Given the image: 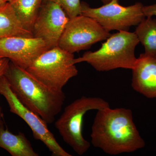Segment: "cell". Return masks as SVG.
I'll return each instance as SVG.
<instances>
[{
	"label": "cell",
	"instance_id": "cell-1",
	"mask_svg": "<svg viewBox=\"0 0 156 156\" xmlns=\"http://www.w3.org/2000/svg\"><path fill=\"white\" fill-rule=\"evenodd\" d=\"M91 143L108 154L129 153L144 147L130 109L111 108L97 111L92 127Z\"/></svg>",
	"mask_w": 156,
	"mask_h": 156
},
{
	"label": "cell",
	"instance_id": "cell-2",
	"mask_svg": "<svg viewBox=\"0 0 156 156\" xmlns=\"http://www.w3.org/2000/svg\"><path fill=\"white\" fill-rule=\"evenodd\" d=\"M4 76L17 99L48 124H52L61 112L66 99L62 90L49 88L26 70L10 61Z\"/></svg>",
	"mask_w": 156,
	"mask_h": 156
},
{
	"label": "cell",
	"instance_id": "cell-3",
	"mask_svg": "<svg viewBox=\"0 0 156 156\" xmlns=\"http://www.w3.org/2000/svg\"><path fill=\"white\" fill-rule=\"evenodd\" d=\"M139 43L135 33L119 31L111 35L98 50L86 52L75 58V62H87L99 72L119 68L132 69L137 59L135 48Z\"/></svg>",
	"mask_w": 156,
	"mask_h": 156
},
{
	"label": "cell",
	"instance_id": "cell-4",
	"mask_svg": "<svg viewBox=\"0 0 156 156\" xmlns=\"http://www.w3.org/2000/svg\"><path fill=\"white\" fill-rule=\"evenodd\" d=\"M109 104L99 97L83 96L74 101L64 109L55 126L64 142L79 155L89 150L90 144L83 134L85 115L89 111L100 110L109 107Z\"/></svg>",
	"mask_w": 156,
	"mask_h": 156
},
{
	"label": "cell",
	"instance_id": "cell-5",
	"mask_svg": "<svg viewBox=\"0 0 156 156\" xmlns=\"http://www.w3.org/2000/svg\"><path fill=\"white\" fill-rule=\"evenodd\" d=\"M74 54L57 46L41 54L26 70L49 88L62 90L70 79L77 75Z\"/></svg>",
	"mask_w": 156,
	"mask_h": 156
},
{
	"label": "cell",
	"instance_id": "cell-6",
	"mask_svg": "<svg viewBox=\"0 0 156 156\" xmlns=\"http://www.w3.org/2000/svg\"><path fill=\"white\" fill-rule=\"evenodd\" d=\"M82 14L91 17L108 31H128L131 27L137 26L146 17L143 11V5L135 3L132 5H121L119 0H112L99 8H92L81 2Z\"/></svg>",
	"mask_w": 156,
	"mask_h": 156
},
{
	"label": "cell",
	"instance_id": "cell-7",
	"mask_svg": "<svg viewBox=\"0 0 156 156\" xmlns=\"http://www.w3.org/2000/svg\"><path fill=\"white\" fill-rule=\"evenodd\" d=\"M0 95L9 104L10 111L22 119L33 132L34 138L42 141L54 156H71L57 142L48 128V125L38 115L29 109L17 99L10 88L5 77H0Z\"/></svg>",
	"mask_w": 156,
	"mask_h": 156
},
{
	"label": "cell",
	"instance_id": "cell-8",
	"mask_svg": "<svg viewBox=\"0 0 156 156\" xmlns=\"http://www.w3.org/2000/svg\"><path fill=\"white\" fill-rule=\"evenodd\" d=\"M111 35L95 20L80 14L69 19L58 46L74 54L106 40Z\"/></svg>",
	"mask_w": 156,
	"mask_h": 156
},
{
	"label": "cell",
	"instance_id": "cell-9",
	"mask_svg": "<svg viewBox=\"0 0 156 156\" xmlns=\"http://www.w3.org/2000/svg\"><path fill=\"white\" fill-rule=\"evenodd\" d=\"M69 18L62 7L49 1H43L32 29L34 37L45 42L48 49L58 46Z\"/></svg>",
	"mask_w": 156,
	"mask_h": 156
},
{
	"label": "cell",
	"instance_id": "cell-10",
	"mask_svg": "<svg viewBox=\"0 0 156 156\" xmlns=\"http://www.w3.org/2000/svg\"><path fill=\"white\" fill-rule=\"evenodd\" d=\"M48 50L45 42L34 37L0 38V57L26 69L41 54Z\"/></svg>",
	"mask_w": 156,
	"mask_h": 156
},
{
	"label": "cell",
	"instance_id": "cell-11",
	"mask_svg": "<svg viewBox=\"0 0 156 156\" xmlns=\"http://www.w3.org/2000/svg\"><path fill=\"white\" fill-rule=\"evenodd\" d=\"M131 70L134 91L147 98H156V54H140Z\"/></svg>",
	"mask_w": 156,
	"mask_h": 156
},
{
	"label": "cell",
	"instance_id": "cell-12",
	"mask_svg": "<svg viewBox=\"0 0 156 156\" xmlns=\"http://www.w3.org/2000/svg\"><path fill=\"white\" fill-rule=\"evenodd\" d=\"M0 148L12 156H38L25 134H14L5 128L4 122L0 125Z\"/></svg>",
	"mask_w": 156,
	"mask_h": 156
},
{
	"label": "cell",
	"instance_id": "cell-13",
	"mask_svg": "<svg viewBox=\"0 0 156 156\" xmlns=\"http://www.w3.org/2000/svg\"><path fill=\"white\" fill-rule=\"evenodd\" d=\"M12 36L34 37L32 32L23 25L8 2L0 6V38Z\"/></svg>",
	"mask_w": 156,
	"mask_h": 156
},
{
	"label": "cell",
	"instance_id": "cell-14",
	"mask_svg": "<svg viewBox=\"0 0 156 156\" xmlns=\"http://www.w3.org/2000/svg\"><path fill=\"white\" fill-rule=\"evenodd\" d=\"M42 2L43 0H14L10 2L23 25L31 32Z\"/></svg>",
	"mask_w": 156,
	"mask_h": 156
},
{
	"label": "cell",
	"instance_id": "cell-15",
	"mask_svg": "<svg viewBox=\"0 0 156 156\" xmlns=\"http://www.w3.org/2000/svg\"><path fill=\"white\" fill-rule=\"evenodd\" d=\"M140 43L143 45L145 54H156V19L146 17L136 27L135 32Z\"/></svg>",
	"mask_w": 156,
	"mask_h": 156
},
{
	"label": "cell",
	"instance_id": "cell-16",
	"mask_svg": "<svg viewBox=\"0 0 156 156\" xmlns=\"http://www.w3.org/2000/svg\"><path fill=\"white\" fill-rule=\"evenodd\" d=\"M56 3L65 11L69 19L82 14L80 0H43Z\"/></svg>",
	"mask_w": 156,
	"mask_h": 156
},
{
	"label": "cell",
	"instance_id": "cell-17",
	"mask_svg": "<svg viewBox=\"0 0 156 156\" xmlns=\"http://www.w3.org/2000/svg\"><path fill=\"white\" fill-rule=\"evenodd\" d=\"M143 11L146 17L156 16V4L148 6H144Z\"/></svg>",
	"mask_w": 156,
	"mask_h": 156
},
{
	"label": "cell",
	"instance_id": "cell-18",
	"mask_svg": "<svg viewBox=\"0 0 156 156\" xmlns=\"http://www.w3.org/2000/svg\"><path fill=\"white\" fill-rule=\"evenodd\" d=\"M10 61L9 58H0V77L4 75L7 69L9 67Z\"/></svg>",
	"mask_w": 156,
	"mask_h": 156
},
{
	"label": "cell",
	"instance_id": "cell-19",
	"mask_svg": "<svg viewBox=\"0 0 156 156\" xmlns=\"http://www.w3.org/2000/svg\"><path fill=\"white\" fill-rule=\"evenodd\" d=\"M3 113L2 111V108L0 106V125L3 123Z\"/></svg>",
	"mask_w": 156,
	"mask_h": 156
},
{
	"label": "cell",
	"instance_id": "cell-20",
	"mask_svg": "<svg viewBox=\"0 0 156 156\" xmlns=\"http://www.w3.org/2000/svg\"><path fill=\"white\" fill-rule=\"evenodd\" d=\"M8 0H0V6L8 2Z\"/></svg>",
	"mask_w": 156,
	"mask_h": 156
},
{
	"label": "cell",
	"instance_id": "cell-21",
	"mask_svg": "<svg viewBox=\"0 0 156 156\" xmlns=\"http://www.w3.org/2000/svg\"><path fill=\"white\" fill-rule=\"evenodd\" d=\"M101 1L104 4H106L110 2H112V0H101Z\"/></svg>",
	"mask_w": 156,
	"mask_h": 156
},
{
	"label": "cell",
	"instance_id": "cell-22",
	"mask_svg": "<svg viewBox=\"0 0 156 156\" xmlns=\"http://www.w3.org/2000/svg\"><path fill=\"white\" fill-rule=\"evenodd\" d=\"M14 0H8V2H13Z\"/></svg>",
	"mask_w": 156,
	"mask_h": 156
},
{
	"label": "cell",
	"instance_id": "cell-23",
	"mask_svg": "<svg viewBox=\"0 0 156 156\" xmlns=\"http://www.w3.org/2000/svg\"><path fill=\"white\" fill-rule=\"evenodd\" d=\"M0 58H1V57H0Z\"/></svg>",
	"mask_w": 156,
	"mask_h": 156
}]
</instances>
